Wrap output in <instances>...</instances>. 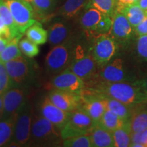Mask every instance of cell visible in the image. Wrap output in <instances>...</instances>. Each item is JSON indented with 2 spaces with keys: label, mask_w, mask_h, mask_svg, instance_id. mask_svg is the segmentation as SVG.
I'll use <instances>...</instances> for the list:
<instances>
[{
  "label": "cell",
  "mask_w": 147,
  "mask_h": 147,
  "mask_svg": "<svg viewBox=\"0 0 147 147\" xmlns=\"http://www.w3.org/2000/svg\"><path fill=\"white\" fill-rule=\"evenodd\" d=\"M92 90L129 106L147 102V92L129 82H101Z\"/></svg>",
  "instance_id": "obj_1"
},
{
  "label": "cell",
  "mask_w": 147,
  "mask_h": 147,
  "mask_svg": "<svg viewBox=\"0 0 147 147\" xmlns=\"http://www.w3.org/2000/svg\"><path fill=\"white\" fill-rule=\"evenodd\" d=\"M76 45L72 36L59 45L51 47L45 59V67L50 75H56L68 69Z\"/></svg>",
  "instance_id": "obj_2"
},
{
  "label": "cell",
  "mask_w": 147,
  "mask_h": 147,
  "mask_svg": "<svg viewBox=\"0 0 147 147\" xmlns=\"http://www.w3.org/2000/svg\"><path fill=\"white\" fill-rule=\"evenodd\" d=\"M61 139L59 129L41 114H35L28 144L35 146H52L59 144Z\"/></svg>",
  "instance_id": "obj_3"
},
{
  "label": "cell",
  "mask_w": 147,
  "mask_h": 147,
  "mask_svg": "<svg viewBox=\"0 0 147 147\" xmlns=\"http://www.w3.org/2000/svg\"><path fill=\"white\" fill-rule=\"evenodd\" d=\"M97 123L88 114L78 107L70 112L67 123L61 129L62 140L89 134Z\"/></svg>",
  "instance_id": "obj_4"
},
{
  "label": "cell",
  "mask_w": 147,
  "mask_h": 147,
  "mask_svg": "<svg viewBox=\"0 0 147 147\" xmlns=\"http://www.w3.org/2000/svg\"><path fill=\"white\" fill-rule=\"evenodd\" d=\"M34 110L32 102L27 100L16 117L14 134L9 145L23 146L28 144L34 117Z\"/></svg>",
  "instance_id": "obj_5"
},
{
  "label": "cell",
  "mask_w": 147,
  "mask_h": 147,
  "mask_svg": "<svg viewBox=\"0 0 147 147\" xmlns=\"http://www.w3.org/2000/svg\"><path fill=\"white\" fill-rule=\"evenodd\" d=\"M97 64L91 53L87 52L82 45L76 44L68 69L85 82L94 76Z\"/></svg>",
  "instance_id": "obj_6"
},
{
  "label": "cell",
  "mask_w": 147,
  "mask_h": 147,
  "mask_svg": "<svg viewBox=\"0 0 147 147\" xmlns=\"http://www.w3.org/2000/svg\"><path fill=\"white\" fill-rule=\"evenodd\" d=\"M12 13L18 30L22 35L37 21L31 3L25 0H3Z\"/></svg>",
  "instance_id": "obj_7"
},
{
  "label": "cell",
  "mask_w": 147,
  "mask_h": 147,
  "mask_svg": "<svg viewBox=\"0 0 147 147\" xmlns=\"http://www.w3.org/2000/svg\"><path fill=\"white\" fill-rule=\"evenodd\" d=\"M5 66L15 87L17 84H25L31 81L34 76L32 62L22 55L5 62Z\"/></svg>",
  "instance_id": "obj_8"
},
{
  "label": "cell",
  "mask_w": 147,
  "mask_h": 147,
  "mask_svg": "<svg viewBox=\"0 0 147 147\" xmlns=\"http://www.w3.org/2000/svg\"><path fill=\"white\" fill-rule=\"evenodd\" d=\"M118 49V43L112 36L100 35L95 39L91 53L97 65H104L113 59Z\"/></svg>",
  "instance_id": "obj_9"
},
{
  "label": "cell",
  "mask_w": 147,
  "mask_h": 147,
  "mask_svg": "<svg viewBox=\"0 0 147 147\" xmlns=\"http://www.w3.org/2000/svg\"><path fill=\"white\" fill-rule=\"evenodd\" d=\"M27 95L23 88L14 87L3 94V112L1 119L16 118L27 102Z\"/></svg>",
  "instance_id": "obj_10"
},
{
  "label": "cell",
  "mask_w": 147,
  "mask_h": 147,
  "mask_svg": "<svg viewBox=\"0 0 147 147\" xmlns=\"http://www.w3.org/2000/svg\"><path fill=\"white\" fill-rule=\"evenodd\" d=\"M53 89H59L81 94L85 89V82L69 69L55 75L50 82Z\"/></svg>",
  "instance_id": "obj_11"
},
{
  "label": "cell",
  "mask_w": 147,
  "mask_h": 147,
  "mask_svg": "<svg viewBox=\"0 0 147 147\" xmlns=\"http://www.w3.org/2000/svg\"><path fill=\"white\" fill-rule=\"evenodd\" d=\"M90 91L91 92L88 93L85 90L82 91L78 107L84 110L97 123L107 110L106 102L102 94L93 90Z\"/></svg>",
  "instance_id": "obj_12"
},
{
  "label": "cell",
  "mask_w": 147,
  "mask_h": 147,
  "mask_svg": "<svg viewBox=\"0 0 147 147\" xmlns=\"http://www.w3.org/2000/svg\"><path fill=\"white\" fill-rule=\"evenodd\" d=\"M98 77L102 82H130L132 80L125 68L123 61L120 58H116L103 65Z\"/></svg>",
  "instance_id": "obj_13"
},
{
  "label": "cell",
  "mask_w": 147,
  "mask_h": 147,
  "mask_svg": "<svg viewBox=\"0 0 147 147\" xmlns=\"http://www.w3.org/2000/svg\"><path fill=\"white\" fill-rule=\"evenodd\" d=\"M40 114L61 130L68 121L70 113L66 112L55 105L49 99L45 97L40 105Z\"/></svg>",
  "instance_id": "obj_14"
},
{
  "label": "cell",
  "mask_w": 147,
  "mask_h": 147,
  "mask_svg": "<svg viewBox=\"0 0 147 147\" xmlns=\"http://www.w3.org/2000/svg\"><path fill=\"white\" fill-rule=\"evenodd\" d=\"M113 24L110 34L117 43H125L133 36L134 29L122 12L116 10L113 16Z\"/></svg>",
  "instance_id": "obj_15"
},
{
  "label": "cell",
  "mask_w": 147,
  "mask_h": 147,
  "mask_svg": "<svg viewBox=\"0 0 147 147\" xmlns=\"http://www.w3.org/2000/svg\"><path fill=\"white\" fill-rule=\"evenodd\" d=\"M81 94L59 89H53L49 93L50 100L55 105L66 112H70L78 107Z\"/></svg>",
  "instance_id": "obj_16"
},
{
  "label": "cell",
  "mask_w": 147,
  "mask_h": 147,
  "mask_svg": "<svg viewBox=\"0 0 147 147\" xmlns=\"http://www.w3.org/2000/svg\"><path fill=\"white\" fill-rule=\"evenodd\" d=\"M48 42L51 47L62 43L73 36L72 27L67 21H57L48 29Z\"/></svg>",
  "instance_id": "obj_17"
},
{
  "label": "cell",
  "mask_w": 147,
  "mask_h": 147,
  "mask_svg": "<svg viewBox=\"0 0 147 147\" xmlns=\"http://www.w3.org/2000/svg\"><path fill=\"white\" fill-rule=\"evenodd\" d=\"M93 147H115L113 133L97 125L89 134Z\"/></svg>",
  "instance_id": "obj_18"
},
{
  "label": "cell",
  "mask_w": 147,
  "mask_h": 147,
  "mask_svg": "<svg viewBox=\"0 0 147 147\" xmlns=\"http://www.w3.org/2000/svg\"><path fill=\"white\" fill-rule=\"evenodd\" d=\"M89 0H66L64 3L55 12V15L61 16L65 19L76 17L83 8H85Z\"/></svg>",
  "instance_id": "obj_19"
},
{
  "label": "cell",
  "mask_w": 147,
  "mask_h": 147,
  "mask_svg": "<svg viewBox=\"0 0 147 147\" xmlns=\"http://www.w3.org/2000/svg\"><path fill=\"white\" fill-rule=\"evenodd\" d=\"M104 16V14L97 9L90 8L85 9L79 20L80 26L87 32L93 33L97 24Z\"/></svg>",
  "instance_id": "obj_20"
},
{
  "label": "cell",
  "mask_w": 147,
  "mask_h": 147,
  "mask_svg": "<svg viewBox=\"0 0 147 147\" xmlns=\"http://www.w3.org/2000/svg\"><path fill=\"white\" fill-rule=\"evenodd\" d=\"M59 0H31L29 3L34 9L36 15L41 18L53 16Z\"/></svg>",
  "instance_id": "obj_21"
},
{
  "label": "cell",
  "mask_w": 147,
  "mask_h": 147,
  "mask_svg": "<svg viewBox=\"0 0 147 147\" xmlns=\"http://www.w3.org/2000/svg\"><path fill=\"white\" fill-rule=\"evenodd\" d=\"M102 95L105 100L106 108L110 111L113 112L116 115L120 117L121 118L128 122L134 112L133 109H132L134 106L127 105L124 103L112 98V97L106 96L104 95Z\"/></svg>",
  "instance_id": "obj_22"
},
{
  "label": "cell",
  "mask_w": 147,
  "mask_h": 147,
  "mask_svg": "<svg viewBox=\"0 0 147 147\" xmlns=\"http://www.w3.org/2000/svg\"><path fill=\"white\" fill-rule=\"evenodd\" d=\"M127 123V121H125L113 112L107 109L97 123V125L113 132L117 129L124 126Z\"/></svg>",
  "instance_id": "obj_23"
},
{
  "label": "cell",
  "mask_w": 147,
  "mask_h": 147,
  "mask_svg": "<svg viewBox=\"0 0 147 147\" xmlns=\"http://www.w3.org/2000/svg\"><path fill=\"white\" fill-rule=\"evenodd\" d=\"M117 10L122 12L126 16L134 29L138 25L146 16V11L141 8L137 3L127 5Z\"/></svg>",
  "instance_id": "obj_24"
},
{
  "label": "cell",
  "mask_w": 147,
  "mask_h": 147,
  "mask_svg": "<svg viewBox=\"0 0 147 147\" xmlns=\"http://www.w3.org/2000/svg\"><path fill=\"white\" fill-rule=\"evenodd\" d=\"M132 133L142 132L147 128V108H142L134 111L128 121Z\"/></svg>",
  "instance_id": "obj_25"
},
{
  "label": "cell",
  "mask_w": 147,
  "mask_h": 147,
  "mask_svg": "<svg viewBox=\"0 0 147 147\" xmlns=\"http://www.w3.org/2000/svg\"><path fill=\"white\" fill-rule=\"evenodd\" d=\"M0 16L4 21L5 25L10 29L12 39L14 38H21L23 36L16 26V24L14 21L13 16L11 13L10 9L3 0H0Z\"/></svg>",
  "instance_id": "obj_26"
},
{
  "label": "cell",
  "mask_w": 147,
  "mask_h": 147,
  "mask_svg": "<svg viewBox=\"0 0 147 147\" xmlns=\"http://www.w3.org/2000/svg\"><path fill=\"white\" fill-rule=\"evenodd\" d=\"M27 38L38 45H42L48 41V32L44 29L42 25L36 21L25 32Z\"/></svg>",
  "instance_id": "obj_27"
},
{
  "label": "cell",
  "mask_w": 147,
  "mask_h": 147,
  "mask_svg": "<svg viewBox=\"0 0 147 147\" xmlns=\"http://www.w3.org/2000/svg\"><path fill=\"white\" fill-rule=\"evenodd\" d=\"M93 8L113 18L117 10V0H89L85 8Z\"/></svg>",
  "instance_id": "obj_28"
},
{
  "label": "cell",
  "mask_w": 147,
  "mask_h": 147,
  "mask_svg": "<svg viewBox=\"0 0 147 147\" xmlns=\"http://www.w3.org/2000/svg\"><path fill=\"white\" fill-rule=\"evenodd\" d=\"M16 118L0 120V146L9 144L14 134Z\"/></svg>",
  "instance_id": "obj_29"
},
{
  "label": "cell",
  "mask_w": 147,
  "mask_h": 147,
  "mask_svg": "<svg viewBox=\"0 0 147 147\" xmlns=\"http://www.w3.org/2000/svg\"><path fill=\"white\" fill-rule=\"evenodd\" d=\"M112 133L115 147H128L131 146L132 132L128 123Z\"/></svg>",
  "instance_id": "obj_30"
},
{
  "label": "cell",
  "mask_w": 147,
  "mask_h": 147,
  "mask_svg": "<svg viewBox=\"0 0 147 147\" xmlns=\"http://www.w3.org/2000/svg\"><path fill=\"white\" fill-rule=\"evenodd\" d=\"M20 39V38H14L9 41L5 49L0 53V61L5 63L8 61L21 56L22 53L18 45Z\"/></svg>",
  "instance_id": "obj_31"
},
{
  "label": "cell",
  "mask_w": 147,
  "mask_h": 147,
  "mask_svg": "<svg viewBox=\"0 0 147 147\" xmlns=\"http://www.w3.org/2000/svg\"><path fill=\"white\" fill-rule=\"evenodd\" d=\"M21 53L28 58H33L39 54L40 49L37 44L28 38H23L18 42Z\"/></svg>",
  "instance_id": "obj_32"
},
{
  "label": "cell",
  "mask_w": 147,
  "mask_h": 147,
  "mask_svg": "<svg viewBox=\"0 0 147 147\" xmlns=\"http://www.w3.org/2000/svg\"><path fill=\"white\" fill-rule=\"evenodd\" d=\"M63 140V145L65 147H93L89 134L69 138Z\"/></svg>",
  "instance_id": "obj_33"
},
{
  "label": "cell",
  "mask_w": 147,
  "mask_h": 147,
  "mask_svg": "<svg viewBox=\"0 0 147 147\" xmlns=\"http://www.w3.org/2000/svg\"><path fill=\"white\" fill-rule=\"evenodd\" d=\"M14 87L15 85L9 76L5 63L0 61V95L3 94L5 91Z\"/></svg>",
  "instance_id": "obj_34"
},
{
  "label": "cell",
  "mask_w": 147,
  "mask_h": 147,
  "mask_svg": "<svg viewBox=\"0 0 147 147\" xmlns=\"http://www.w3.org/2000/svg\"><path fill=\"white\" fill-rule=\"evenodd\" d=\"M112 24H113V18H112V17L106 15V14H104L103 18L97 24L93 34H96L97 36L108 34L110 32Z\"/></svg>",
  "instance_id": "obj_35"
},
{
  "label": "cell",
  "mask_w": 147,
  "mask_h": 147,
  "mask_svg": "<svg viewBox=\"0 0 147 147\" xmlns=\"http://www.w3.org/2000/svg\"><path fill=\"white\" fill-rule=\"evenodd\" d=\"M137 52L142 59L147 61V34L139 36L138 38Z\"/></svg>",
  "instance_id": "obj_36"
},
{
  "label": "cell",
  "mask_w": 147,
  "mask_h": 147,
  "mask_svg": "<svg viewBox=\"0 0 147 147\" xmlns=\"http://www.w3.org/2000/svg\"><path fill=\"white\" fill-rule=\"evenodd\" d=\"M0 37L8 40L12 39L10 29L5 25L1 16H0Z\"/></svg>",
  "instance_id": "obj_37"
},
{
  "label": "cell",
  "mask_w": 147,
  "mask_h": 147,
  "mask_svg": "<svg viewBox=\"0 0 147 147\" xmlns=\"http://www.w3.org/2000/svg\"><path fill=\"white\" fill-rule=\"evenodd\" d=\"M134 32L138 36L147 34V14L144 19L134 28Z\"/></svg>",
  "instance_id": "obj_38"
},
{
  "label": "cell",
  "mask_w": 147,
  "mask_h": 147,
  "mask_svg": "<svg viewBox=\"0 0 147 147\" xmlns=\"http://www.w3.org/2000/svg\"><path fill=\"white\" fill-rule=\"evenodd\" d=\"M141 133L142 132H135L131 135V147H144L141 143Z\"/></svg>",
  "instance_id": "obj_39"
},
{
  "label": "cell",
  "mask_w": 147,
  "mask_h": 147,
  "mask_svg": "<svg viewBox=\"0 0 147 147\" xmlns=\"http://www.w3.org/2000/svg\"><path fill=\"white\" fill-rule=\"evenodd\" d=\"M139 0H117V10L127 5L136 4Z\"/></svg>",
  "instance_id": "obj_40"
},
{
  "label": "cell",
  "mask_w": 147,
  "mask_h": 147,
  "mask_svg": "<svg viewBox=\"0 0 147 147\" xmlns=\"http://www.w3.org/2000/svg\"><path fill=\"white\" fill-rule=\"evenodd\" d=\"M133 83L135 84V85L138 86V87L144 90V91L147 92V77L146 78H144L143 79H141V80H138L134 81Z\"/></svg>",
  "instance_id": "obj_41"
},
{
  "label": "cell",
  "mask_w": 147,
  "mask_h": 147,
  "mask_svg": "<svg viewBox=\"0 0 147 147\" xmlns=\"http://www.w3.org/2000/svg\"><path fill=\"white\" fill-rule=\"evenodd\" d=\"M141 143L144 147H147V128L141 133Z\"/></svg>",
  "instance_id": "obj_42"
},
{
  "label": "cell",
  "mask_w": 147,
  "mask_h": 147,
  "mask_svg": "<svg viewBox=\"0 0 147 147\" xmlns=\"http://www.w3.org/2000/svg\"><path fill=\"white\" fill-rule=\"evenodd\" d=\"M9 41H10V40L0 37V53L2 52V51L5 49V47L8 45Z\"/></svg>",
  "instance_id": "obj_43"
},
{
  "label": "cell",
  "mask_w": 147,
  "mask_h": 147,
  "mask_svg": "<svg viewBox=\"0 0 147 147\" xmlns=\"http://www.w3.org/2000/svg\"><path fill=\"white\" fill-rule=\"evenodd\" d=\"M137 4L144 10H146L147 9V0H139Z\"/></svg>",
  "instance_id": "obj_44"
},
{
  "label": "cell",
  "mask_w": 147,
  "mask_h": 147,
  "mask_svg": "<svg viewBox=\"0 0 147 147\" xmlns=\"http://www.w3.org/2000/svg\"><path fill=\"white\" fill-rule=\"evenodd\" d=\"M3 112V94L0 95V120L1 119Z\"/></svg>",
  "instance_id": "obj_45"
},
{
  "label": "cell",
  "mask_w": 147,
  "mask_h": 147,
  "mask_svg": "<svg viewBox=\"0 0 147 147\" xmlns=\"http://www.w3.org/2000/svg\"><path fill=\"white\" fill-rule=\"evenodd\" d=\"M25 1H28V2H30V1H31V0H25Z\"/></svg>",
  "instance_id": "obj_46"
},
{
  "label": "cell",
  "mask_w": 147,
  "mask_h": 147,
  "mask_svg": "<svg viewBox=\"0 0 147 147\" xmlns=\"http://www.w3.org/2000/svg\"><path fill=\"white\" fill-rule=\"evenodd\" d=\"M145 11H146V14H147V9H146V10H145Z\"/></svg>",
  "instance_id": "obj_47"
}]
</instances>
